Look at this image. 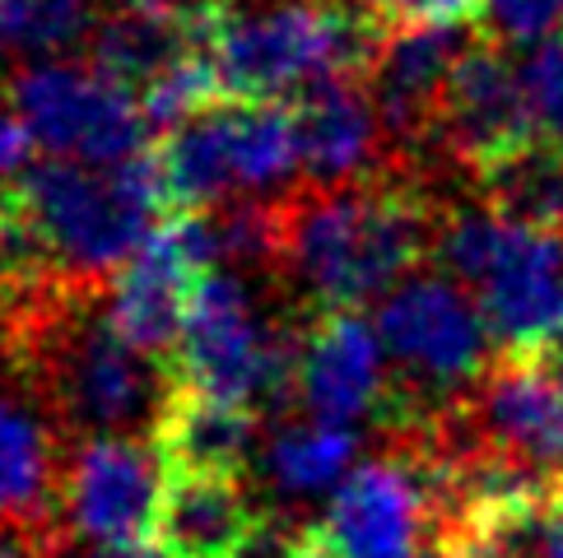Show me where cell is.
<instances>
[{
  "label": "cell",
  "mask_w": 563,
  "mask_h": 558,
  "mask_svg": "<svg viewBox=\"0 0 563 558\" xmlns=\"http://www.w3.org/2000/svg\"><path fill=\"white\" fill-rule=\"evenodd\" d=\"M10 47L33 56H62L93 37V0H0Z\"/></svg>",
  "instance_id": "cell-22"
},
{
  "label": "cell",
  "mask_w": 563,
  "mask_h": 558,
  "mask_svg": "<svg viewBox=\"0 0 563 558\" xmlns=\"http://www.w3.org/2000/svg\"><path fill=\"white\" fill-rule=\"evenodd\" d=\"M396 24H485V0H387Z\"/></svg>",
  "instance_id": "cell-26"
},
{
  "label": "cell",
  "mask_w": 563,
  "mask_h": 558,
  "mask_svg": "<svg viewBox=\"0 0 563 558\" xmlns=\"http://www.w3.org/2000/svg\"><path fill=\"white\" fill-rule=\"evenodd\" d=\"M29 177H33V135L14 103L0 98V224L29 214Z\"/></svg>",
  "instance_id": "cell-23"
},
{
  "label": "cell",
  "mask_w": 563,
  "mask_h": 558,
  "mask_svg": "<svg viewBox=\"0 0 563 558\" xmlns=\"http://www.w3.org/2000/svg\"><path fill=\"white\" fill-rule=\"evenodd\" d=\"M536 558H563V516L550 526V535H545V545H540V554Z\"/></svg>",
  "instance_id": "cell-30"
},
{
  "label": "cell",
  "mask_w": 563,
  "mask_h": 558,
  "mask_svg": "<svg viewBox=\"0 0 563 558\" xmlns=\"http://www.w3.org/2000/svg\"><path fill=\"white\" fill-rule=\"evenodd\" d=\"M335 558H419L433 535V484L419 456L396 447L358 466L317 522Z\"/></svg>",
  "instance_id": "cell-12"
},
{
  "label": "cell",
  "mask_w": 563,
  "mask_h": 558,
  "mask_svg": "<svg viewBox=\"0 0 563 558\" xmlns=\"http://www.w3.org/2000/svg\"><path fill=\"white\" fill-rule=\"evenodd\" d=\"M29 219L70 284L108 289L117 270L173 219L158 149L117 168L47 158L29 177Z\"/></svg>",
  "instance_id": "cell-3"
},
{
  "label": "cell",
  "mask_w": 563,
  "mask_h": 558,
  "mask_svg": "<svg viewBox=\"0 0 563 558\" xmlns=\"http://www.w3.org/2000/svg\"><path fill=\"white\" fill-rule=\"evenodd\" d=\"M358 451V433L327 418H303V424H279L266 447V475L279 493H317L331 489L335 480H350Z\"/></svg>",
  "instance_id": "cell-21"
},
{
  "label": "cell",
  "mask_w": 563,
  "mask_h": 558,
  "mask_svg": "<svg viewBox=\"0 0 563 558\" xmlns=\"http://www.w3.org/2000/svg\"><path fill=\"white\" fill-rule=\"evenodd\" d=\"M294 112L308 187L364 182L396 164L368 79H321L308 93H298Z\"/></svg>",
  "instance_id": "cell-16"
},
{
  "label": "cell",
  "mask_w": 563,
  "mask_h": 558,
  "mask_svg": "<svg viewBox=\"0 0 563 558\" xmlns=\"http://www.w3.org/2000/svg\"><path fill=\"white\" fill-rule=\"evenodd\" d=\"M256 526L261 522L243 493V480L173 475L154 545L164 558H243Z\"/></svg>",
  "instance_id": "cell-18"
},
{
  "label": "cell",
  "mask_w": 563,
  "mask_h": 558,
  "mask_svg": "<svg viewBox=\"0 0 563 558\" xmlns=\"http://www.w3.org/2000/svg\"><path fill=\"white\" fill-rule=\"evenodd\" d=\"M382 349L396 364L400 382L382 424L396 433L419 428L429 414L466 395L485 377L489 326L485 312L452 275H410L377 308Z\"/></svg>",
  "instance_id": "cell-5"
},
{
  "label": "cell",
  "mask_w": 563,
  "mask_h": 558,
  "mask_svg": "<svg viewBox=\"0 0 563 558\" xmlns=\"http://www.w3.org/2000/svg\"><path fill=\"white\" fill-rule=\"evenodd\" d=\"M540 140L545 135L531 112L527 79L512 66L508 47L489 33L475 37L448 79L433 145L448 149L452 164H461L479 182L485 172L512 164Z\"/></svg>",
  "instance_id": "cell-8"
},
{
  "label": "cell",
  "mask_w": 563,
  "mask_h": 558,
  "mask_svg": "<svg viewBox=\"0 0 563 558\" xmlns=\"http://www.w3.org/2000/svg\"><path fill=\"white\" fill-rule=\"evenodd\" d=\"M479 205L527 228L563 233V145L540 140L512 164L479 177Z\"/></svg>",
  "instance_id": "cell-20"
},
{
  "label": "cell",
  "mask_w": 563,
  "mask_h": 558,
  "mask_svg": "<svg viewBox=\"0 0 563 558\" xmlns=\"http://www.w3.org/2000/svg\"><path fill=\"white\" fill-rule=\"evenodd\" d=\"M433 261L475 293L503 349H527L563 326V233L512 224L489 205L448 210Z\"/></svg>",
  "instance_id": "cell-4"
},
{
  "label": "cell",
  "mask_w": 563,
  "mask_h": 558,
  "mask_svg": "<svg viewBox=\"0 0 563 558\" xmlns=\"http://www.w3.org/2000/svg\"><path fill=\"white\" fill-rule=\"evenodd\" d=\"M298 395L312 418L354 428V418H387L396 382L387 377L382 335L358 312H321L298 331Z\"/></svg>",
  "instance_id": "cell-15"
},
{
  "label": "cell",
  "mask_w": 563,
  "mask_h": 558,
  "mask_svg": "<svg viewBox=\"0 0 563 558\" xmlns=\"http://www.w3.org/2000/svg\"><path fill=\"white\" fill-rule=\"evenodd\" d=\"M229 149L238 191H266L303 177L298 112L289 103H233L229 98Z\"/></svg>",
  "instance_id": "cell-19"
},
{
  "label": "cell",
  "mask_w": 563,
  "mask_h": 558,
  "mask_svg": "<svg viewBox=\"0 0 563 558\" xmlns=\"http://www.w3.org/2000/svg\"><path fill=\"white\" fill-rule=\"evenodd\" d=\"M261 418L243 405L214 401L200 391H173L154 424V447L168 475H206V480H238L252 466Z\"/></svg>",
  "instance_id": "cell-17"
},
{
  "label": "cell",
  "mask_w": 563,
  "mask_h": 558,
  "mask_svg": "<svg viewBox=\"0 0 563 558\" xmlns=\"http://www.w3.org/2000/svg\"><path fill=\"white\" fill-rule=\"evenodd\" d=\"M475 37H485V24H396L387 37L368 70V89L396 164H410L419 149L433 145L448 79Z\"/></svg>",
  "instance_id": "cell-13"
},
{
  "label": "cell",
  "mask_w": 563,
  "mask_h": 558,
  "mask_svg": "<svg viewBox=\"0 0 563 558\" xmlns=\"http://www.w3.org/2000/svg\"><path fill=\"white\" fill-rule=\"evenodd\" d=\"M563 29V0H485V33L508 43H545Z\"/></svg>",
  "instance_id": "cell-25"
},
{
  "label": "cell",
  "mask_w": 563,
  "mask_h": 558,
  "mask_svg": "<svg viewBox=\"0 0 563 558\" xmlns=\"http://www.w3.org/2000/svg\"><path fill=\"white\" fill-rule=\"evenodd\" d=\"M0 558H24V554H19V549H10V545H0Z\"/></svg>",
  "instance_id": "cell-32"
},
{
  "label": "cell",
  "mask_w": 563,
  "mask_h": 558,
  "mask_svg": "<svg viewBox=\"0 0 563 558\" xmlns=\"http://www.w3.org/2000/svg\"><path fill=\"white\" fill-rule=\"evenodd\" d=\"M191 62H214L210 0H112L89 37V66L135 103Z\"/></svg>",
  "instance_id": "cell-14"
},
{
  "label": "cell",
  "mask_w": 563,
  "mask_h": 558,
  "mask_svg": "<svg viewBox=\"0 0 563 558\" xmlns=\"http://www.w3.org/2000/svg\"><path fill=\"white\" fill-rule=\"evenodd\" d=\"M438 228L442 210L410 164L345 187L298 182L275 201V279L312 316L358 312L429 261Z\"/></svg>",
  "instance_id": "cell-1"
},
{
  "label": "cell",
  "mask_w": 563,
  "mask_h": 558,
  "mask_svg": "<svg viewBox=\"0 0 563 558\" xmlns=\"http://www.w3.org/2000/svg\"><path fill=\"white\" fill-rule=\"evenodd\" d=\"M10 103L24 116L37 149L52 158L89 168L131 164L150 149V116L126 89H117L108 75L89 62H47L29 66L10 79Z\"/></svg>",
  "instance_id": "cell-7"
},
{
  "label": "cell",
  "mask_w": 563,
  "mask_h": 558,
  "mask_svg": "<svg viewBox=\"0 0 563 558\" xmlns=\"http://www.w3.org/2000/svg\"><path fill=\"white\" fill-rule=\"evenodd\" d=\"M75 443L24 395L0 391V545L24 558L66 540V470Z\"/></svg>",
  "instance_id": "cell-9"
},
{
  "label": "cell",
  "mask_w": 563,
  "mask_h": 558,
  "mask_svg": "<svg viewBox=\"0 0 563 558\" xmlns=\"http://www.w3.org/2000/svg\"><path fill=\"white\" fill-rule=\"evenodd\" d=\"M521 79H527L540 135L554 140V145H563V29L550 33L545 43L531 52V62L521 66Z\"/></svg>",
  "instance_id": "cell-24"
},
{
  "label": "cell",
  "mask_w": 563,
  "mask_h": 558,
  "mask_svg": "<svg viewBox=\"0 0 563 558\" xmlns=\"http://www.w3.org/2000/svg\"><path fill=\"white\" fill-rule=\"evenodd\" d=\"M10 52V37H5V19H0V56Z\"/></svg>",
  "instance_id": "cell-31"
},
{
  "label": "cell",
  "mask_w": 563,
  "mask_h": 558,
  "mask_svg": "<svg viewBox=\"0 0 563 558\" xmlns=\"http://www.w3.org/2000/svg\"><path fill=\"white\" fill-rule=\"evenodd\" d=\"M503 354H517L527 368H536L545 382H554L559 391H563V326L559 331H550L545 341H536V345H527V349H503Z\"/></svg>",
  "instance_id": "cell-27"
},
{
  "label": "cell",
  "mask_w": 563,
  "mask_h": 558,
  "mask_svg": "<svg viewBox=\"0 0 563 558\" xmlns=\"http://www.w3.org/2000/svg\"><path fill=\"white\" fill-rule=\"evenodd\" d=\"M98 558H164V554H158V545H112Z\"/></svg>",
  "instance_id": "cell-29"
},
{
  "label": "cell",
  "mask_w": 563,
  "mask_h": 558,
  "mask_svg": "<svg viewBox=\"0 0 563 558\" xmlns=\"http://www.w3.org/2000/svg\"><path fill=\"white\" fill-rule=\"evenodd\" d=\"M206 270H214V266H210L200 219L196 214L168 219L112 279L108 312H112L117 331H122L140 354L173 364L177 345H183L191 303H196V284Z\"/></svg>",
  "instance_id": "cell-11"
},
{
  "label": "cell",
  "mask_w": 563,
  "mask_h": 558,
  "mask_svg": "<svg viewBox=\"0 0 563 558\" xmlns=\"http://www.w3.org/2000/svg\"><path fill=\"white\" fill-rule=\"evenodd\" d=\"M168 466L140 437L79 443L66 470V531L98 545H154L168 498Z\"/></svg>",
  "instance_id": "cell-10"
},
{
  "label": "cell",
  "mask_w": 563,
  "mask_h": 558,
  "mask_svg": "<svg viewBox=\"0 0 563 558\" xmlns=\"http://www.w3.org/2000/svg\"><path fill=\"white\" fill-rule=\"evenodd\" d=\"M14 349H19V316L10 312L5 298H0V364L14 368Z\"/></svg>",
  "instance_id": "cell-28"
},
{
  "label": "cell",
  "mask_w": 563,
  "mask_h": 558,
  "mask_svg": "<svg viewBox=\"0 0 563 558\" xmlns=\"http://www.w3.org/2000/svg\"><path fill=\"white\" fill-rule=\"evenodd\" d=\"M108 289L66 284L19 322L14 372L75 443L135 437V428H154L177 391L164 358L140 354L117 331Z\"/></svg>",
  "instance_id": "cell-2"
},
{
  "label": "cell",
  "mask_w": 563,
  "mask_h": 558,
  "mask_svg": "<svg viewBox=\"0 0 563 558\" xmlns=\"http://www.w3.org/2000/svg\"><path fill=\"white\" fill-rule=\"evenodd\" d=\"M173 382L183 391L243 405L256 418L285 414L298 395V335L261 322L243 275L206 270L196 284L183 345L173 354Z\"/></svg>",
  "instance_id": "cell-6"
}]
</instances>
